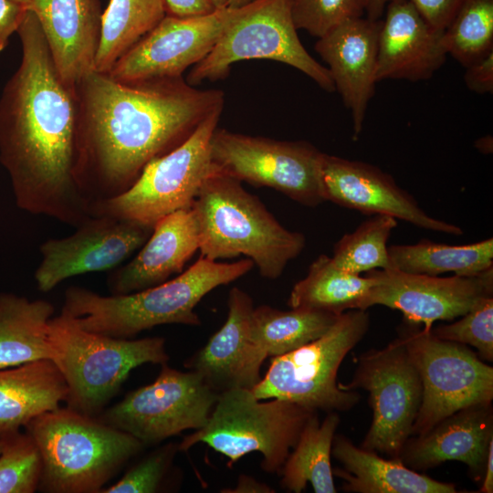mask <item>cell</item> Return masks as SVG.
I'll return each mask as SVG.
<instances>
[{"label": "cell", "mask_w": 493, "mask_h": 493, "mask_svg": "<svg viewBox=\"0 0 493 493\" xmlns=\"http://www.w3.org/2000/svg\"><path fill=\"white\" fill-rule=\"evenodd\" d=\"M16 32L22 59L0 100V163L20 209L78 227L93 216L77 179L78 95L31 9Z\"/></svg>", "instance_id": "cell-1"}, {"label": "cell", "mask_w": 493, "mask_h": 493, "mask_svg": "<svg viewBox=\"0 0 493 493\" xmlns=\"http://www.w3.org/2000/svg\"><path fill=\"white\" fill-rule=\"evenodd\" d=\"M77 95V179L92 212L225 106L223 90L196 89L183 77L121 82L93 70Z\"/></svg>", "instance_id": "cell-2"}, {"label": "cell", "mask_w": 493, "mask_h": 493, "mask_svg": "<svg viewBox=\"0 0 493 493\" xmlns=\"http://www.w3.org/2000/svg\"><path fill=\"white\" fill-rule=\"evenodd\" d=\"M254 267L249 258L218 262L200 257L172 280L124 295L102 296L80 287L65 292L61 313L94 333L131 339L163 324H201L194 309L215 288L229 284Z\"/></svg>", "instance_id": "cell-3"}, {"label": "cell", "mask_w": 493, "mask_h": 493, "mask_svg": "<svg viewBox=\"0 0 493 493\" xmlns=\"http://www.w3.org/2000/svg\"><path fill=\"white\" fill-rule=\"evenodd\" d=\"M191 209L200 257L217 261L244 255L266 278H279L306 246L302 233L285 228L241 182L223 174L210 173Z\"/></svg>", "instance_id": "cell-4"}, {"label": "cell", "mask_w": 493, "mask_h": 493, "mask_svg": "<svg viewBox=\"0 0 493 493\" xmlns=\"http://www.w3.org/2000/svg\"><path fill=\"white\" fill-rule=\"evenodd\" d=\"M42 459L39 488L55 493L100 492L144 446L131 435L69 407L26 426Z\"/></svg>", "instance_id": "cell-5"}, {"label": "cell", "mask_w": 493, "mask_h": 493, "mask_svg": "<svg viewBox=\"0 0 493 493\" xmlns=\"http://www.w3.org/2000/svg\"><path fill=\"white\" fill-rule=\"evenodd\" d=\"M50 360L67 385L68 407L93 416L117 393L130 372L145 363H166L161 337L113 338L88 331L60 313L49 323Z\"/></svg>", "instance_id": "cell-6"}, {"label": "cell", "mask_w": 493, "mask_h": 493, "mask_svg": "<svg viewBox=\"0 0 493 493\" xmlns=\"http://www.w3.org/2000/svg\"><path fill=\"white\" fill-rule=\"evenodd\" d=\"M315 413L286 400L260 402L251 389H230L218 394L207 423L186 435L178 450L204 443L226 456L229 466L258 452L263 456L262 468L278 472Z\"/></svg>", "instance_id": "cell-7"}, {"label": "cell", "mask_w": 493, "mask_h": 493, "mask_svg": "<svg viewBox=\"0 0 493 493\" xmlns=\"http://www.w3.org/2000/svg\"><path fill=\"white\" fill-rule=\"evenodd\" d=\"M370 324L365 309L339 315L320 338L275 356L265 376L251 389L259 400L276 398L327 413L348 411L360 401L356 391L337 383L341 362L364 337Z\"/></svg>", "instance_id": "cell-8"}, {"label": "cell", "mask_w": 493, "mask_h": 493, "mask_svg": "<svg viewBox=\"0 0 493 493\" xmlns=\"http://www.w3.org/2000/svg\"><path fill=\"white\" fill-rule=\"evenodd\" d=\"M323 152L304 141H279L216 128L210 142L212 173L278 191L307 205L325 202Z\"/></svg>", "instance_id": "cell-9"}, {"label": "cell", "mask_w": 493, "mask_h": 493, "mask_svg": "<svg viewBox=\"0 0 493 493\" xmlns=\"http://www.w3.org/2000/svg\"><path fill=\"white\" fill-rule=\"evenodd\" d=\"M297 31L288 0H255L192 67L185 80L192 86L216 81L226 78L236 62L271 59L301 71L324 90L335 91L329 69L305 49Z\"/></svg>", "instance_id": "cell-10"}, {"label": "cell", "mask_w": 493, "mask_h": 493, "mask_svg": "<svg viewBox=\"0 0 493 493\" xmlns=\"http://www.w3.org/2000/svg\"><path fill=\"white\" fill-rule=\"evenodd\" d=\"M222 111L215 110L183 143L152 160L126 191L95 205L93 215H108L153 226L173 212L191 208L212 173L210 142Z\"/></svg>", "instance_id": "cell-11"}, {"label": "cell", "mask_w": 493, "mask_h": 493, "mask_svg": "<svg viewBox=\"0 0 493 493\" xmlns=\"http://www.w3.org/2000/svg\"><path fill=\"white\" fill-rule=\"evenodd\" d=\"M422 383V402L412 435H420L468 406L491 404L493 368L467 345L406 330L401 336Z\"/></svg>", "instance_id": "cell-12"}, {"label": "cell", "mask_w": 493, "mask_h": 493, "mask_svg": "<svg viewBox=\"0 0 493 493\" xmlns=\"http://www.w3.org/2000/svg\"><path fill=\"white\" fill-rule=\"evenodd\" d=\"M339 386L369 392L372 420L361 447L399 459L422 402L420 375L403 338L362 354L351 382Z\"/></svg>", "instance_id": "cell-13"}, {"label": "cell", "mask_w": 493, "mask_h": 493, "mask_svg": "<svg viewBox=\"0 0 493 493\" xmlns=\"http://www.w3.org/2000/svg\"><path fill=\"white\" fill-rule=\"evenodd\" d=\"M218 394L197 372L163 363L153 383L128 393L100 420L143 445L157 444L184 430L203 427Z\"/></svg>", "instance_id": "cell-14"}, {"label": "cell", "mask_w": 493, "mask_h": 493, "mask_svg": "<svg viewBox=\"0 0 493 493\" xmlns=\"http://www.w3.org/2000/svg\"><path fill=\"white\" fill-rule=\"evenodd\" d=\"M253 2L203 16L166 15L106 74L121 82L182 77L186 68L213 49L226 28L247 12Z\"/></svg>", "instance_id": "cell-15"}, {"label": "cell", "mask_w": 493, "mask_h": 493, "mask_svg": "<svg viewBox=\"0 0 493 493\" xmlns=\"http://www.w3.org/2000/svg\"><path fill=\"white\" fill-rule=\"evenodd\" d=\"M373 285L364 309L375 305L400 310L408 323L430 330L437 320H452L493 296V267L472 277H439L395 268L366 272Z\"/></svg>", "instance_id": "cell-16"}, {"label": "cell", "mask_w": 493, "mask_h": 493, "mask_svg": "<svg viewBox=\"0 0 493 493\" xmlns=\"http://www.w3.org/2000/svg\"><path fill=\"white\" fill-rule=\"evenodd\" d=\"M153 226L108 215L89 217L75 233L45 241L35 280L42 292L62 281L119 266L147 241Z\"/></svg>", "instance_id": "cell-17"}, {"label": "cell", "mask_w": 493, "mask_h": 493, "mask_svg": "<svg viewBox=\"0 0 493 493\" xmlns=\"http://www.w3.org/2000/svg\"><path fill=\"white\" fill-rule=\"evenodd\" d=\"M321 182L325 201L364 215H385L420 228L460 236L463 230L427 215L394 179L370 163L323 152Z\"/></svg>", "instance_id": "cell-18"}, {"label": "cell", "mask_w": 493, "mask_h": 493, "mask_svg": "<svg viewBox=\"0 0 493 493\" xmlns=\"http://www.w3.org/2000/svg\"><path fill=\"white\" fill-rule=\"evenodd\" d=\"M382 20H347L320 37L316 52L327 63L335 90L350 110L353 137L362 131L370 100L374 95L378 39Z\"/></svg>", "instance_id": "cell-19"}, {"label": "cell", "mask_w": 493, "mask_h": 493, "mask_svg": "<svg viewBox=\"0 0 493 493\" xmlns=\"http://www.w3.org/2000/svg\"><path fill=\"white\" fill-rule=\"evenodd\" d=\"M254 308L251 297L234 287L226 322L185 365L217 393L234 388L252 389L261 379L260 368L267 356L251 338Z\"/></svg>", "instance_id": "cell-20"}, {"label": "cell", "mask_w": 493, "mask_h": 493, "mask_svg": "<svg viewBox=\"0 0 493 493\" xmlns=\"http://www.w3.org/2000/svg\"><path fill=\"white\" fill-rule=\"evenodd\" d=\"M443 31L431 26L409 0L389 3L379 33L377 82L432 78L447 57Z\"/></svg>", "instance_id": "cell-21"}, {"label": "cell", "mask_w": 493, "mask_h": 493, "mask_svg": "<svg viewBox=\"0 0 493 493\" xmlns=\"http://www.w3.org/2000/svg\"><path fill=\"white\" fill-rule=\"evenodd\" d=\"M48 45L58 72L77 92L94 70L101 16L100 0H29Z\"/></svg>", "instance_id": "cell-22"}, {"label": "cell", "mask_w": 493, "mask_h": 493, "mask_svg": "<svg viewBox=\"0 0 493 493\" xmlns=\"http://www.w3.org/2000/svg\"><path fill=\"white\" fill-rule=\"evenodd\" d=\"M493 441L491 404L463 408L441 420L428 432L408 439L399 459L414 470H426L446 461L466 464L473 478L484 474Z\"/></svg>", "instance_id": "cell-23"}, {"label": "cell", "mask_w": 493, "mask_h": 493, "mask_svg": "<svg viewBox=\"0 0 493 493\" xmlns=\"http://www.w3.org/2000/svg\"><path fill=\"white\" fill-rule=\"evenodd\" d=\"M199 249L198 226L191 208L173 212L158 220L135 257L111 275L112 295L143 290L180 273Z\"/></svg>", "instance_id": "cell-24"}, {"label": "cell", "mask_w": 493, "mask_h": 493, "mask_svg": "<svg viewBox=\"0 0 493 493\" xmlns=\"http://www.w3.org/2000/svg\"><path fill=\"white\" fill-rule=\"evenodd\" d=\"M331 455L342 465L332 473L344 481L342 489L355 493H455L456 486L435 480L406 467L400 459H384L356 446L343 435L334 436Z\"/></svg>", "instance_id": "cell-25"}, {"label": "cell", "mask_w": 493, "mask_h": 493, "mask_svg": "<svg viewBox=\"0 0 493 493\" xmlns=\"http://www.w3.org/2000/svg\"><path fill=\"white\" fill-rule=\"evenodd\" d=\"M67 394L64 378L51 360L0 369V437L59 407Z\"/></svg>", "instance_id": "cell-26"}, {"label": "cell", "mask_w": 493, "mask_h": 493, "mask_svg": "<svg viewBox=\"0 0 493 493\" xmlns=\"http://www.w3.org/2000/svg\"><path fill=\"white\" fill-rule=\"evenodd\" d=\"M52 304L13 293H0V369L50 360Z\"/></svg>", "instance_id": "cell-27"}, {"label": "cell", "mask_w": 493, "mask_h": 493, "mask_svg": "<svg viewBox=\"0 0 493 493\" xmlns=\"http://www.w3.org/2000/svg\"><path fill=\"white\" fill-rule=\"evenodd\" d=\"M373 285L366 274H355L339 267L331 257L320 255L304 278L291 289L288 305L340 315L351 309H365L364 303ZM366 310V309H365Z\"/></svg>", "instance_id": "cell-28"}, {"label": "cell", "mask_w": 493, "mask_h": 493, "mask_svg": "<svg viewBox=\"0 0 493 493\" xmlns=\"http://www.w3.org/2000/svg\"><path fill=\"white\" fill-rule=\"evenodd\" d=\"M339 423L336 412L328 413L321 423L317 413L309 417L281 468L283 488L299 493L309 483L316 493L336 492L330 455Z\"/></svg>", "instance_id": "cell-29"}, {"label": "cell", "mask_w": 493, "mask_h": 493, "mask_svg": "<svg viewBox=\"0 0 493 493\" xmlns=\"http://www.w3.org/2000/svg\"><path fill=\"white\" fill-rule=\"evenodd\" d=\"M388 253L393 268L407 273L472 277L493 267L492 237L467 245L423 238L415 244L389 246Z\"/></svg>", "instance_id": "cell-30"}, {"label": "cell", "mask_w": 493, "mask_h": 493, "mask_svg": "<svg viewBox=\"0 0 493 493\" xmlns=\"http://www.w3.org/2000/svg\"><path fill=\"white\" fill-rule=\"evenodd\" d=\"M338 317L305 308L279 310L261 305L254 308L252 313L251 338L267 357L279 356L320 338Z\"/></svg>", "instance_id": "cell-31"}, {"label": "cell", "mask_w": 493, "mask_h": 493, "mask_svg": "<svg viewBox=\"0 0 493 493\" xmlns=\"http://www.w3.org/2000/svg\"><path fill=\"white\" fill-rule=\"evenodd\" d=\"M166 15L163 0H110L101 16L94 70L109 73Z\"/></svg>", "instance_id": "cell-32"}, {"label": "cell", "mask_w": 493, "mask_h": 493, "mask_svg": "<svg viewBox=\"0 0 493 493\" xmlns=\"http://www.w3.org/2000/svg\"><path fill=\"white\" fill-rule=\"evenodd\" d=\"M442 42L446 54L465 68L493 52V0H464Z\"/></svg>", "instance_id": "cell-33"}, {"label": "cell", "mask_w": 493, "mask_h": 493, "mask_svg": "<svg viewBox=\"0 0 493 493\" xmlns=\"http://www.w3.org/2000/svg\"><path fill=\"white\" fill-rule=\"evenodd\" d=\"M396 226L397 219L393 216L373 215L335 244L332 260L341 269L355 274L393 268L387 242Z\"/></svg>", "instance_id": "cell-34"}, {"label": "cell", "mask_w": 493, "mask_h": 493, "mask_svg": "<svg viewBox=\"0 0 493 493\" xmlns=\"http://www.w3.org/2000/svg\"><path fill=\"white\" fill-rule=\"evenodd\" d=\"M42 459L29 434L5 437L0 453V493H33L39 488Z\"/></svg>", "instance_id": "cell-35"}, {"label": "cell", "mask_w": 493, "mask_h": 493, "mask_svg": "<svg viewBox=\"0 0 493 493\" xmlns=\"http://www.w3.org/2000/svg\"><path fill=\"white\" fill-rule=\"evenodd\" d=\"M296 28L318 38L341 23L363 16L366 0H288Z\"/></svg>", "instance_id": "cell-36"}, {"label": "cell", "mask_w": 493, "mask_h": 493, "mask_svg": "<svg viewBox=\"0 0 493 493\" xmlns=\"http://www.w3.org/2000/svg\"><path fill=\"white\" fill-rule=\"evenodd\" d=\"M431 333L442 340L476 348L478 355L493 361V296L481 299L460 320L431 329Z\"/></svg>", "instance_id": "cell-37"}, {"label": "cell", "mask_w": 493, "mask_h": 493, "mask_svg": "<svg viewBox=\"0 0 493 493\" xmlns=\"http://www.w3.org/2000/svg\"><path fill=\"white\" fill-rule=\"evenodd\" d=\"M178 446L168 445L150 454L131 468L117 483L101 493H153L168 469Z\"/></svg>", "instance_id": "cell-38"}, {"label": "cell", "mask_w": 493, "mask_h": 493, "mask_svg": "<svg viewBox=\"0 0 493 493\" xmlns=\"http://www.w3.org/2000/svg\"><path fill=\"white\" fill-rule=\"evenodd\" d=\"M433 27L444 30L464 0H409Z\"/></svg>", "instance_id": "cell-39"}, {"label": "cell", "mask_w": 493, "mask_h": 493, "mask_svg": "<svg viewBox=\"0 0 493 493\" xmlns=\"http://www.w3.org/2000/svg\"><path fill=\"white\" fill-rule=\"evenodd\" d=\"M464 81L467 89L477 94L493 92V52L466 67Z\"/></svg>", "instance_id": "cell-40"}, {"label": "cell", "mask_w": 493, "mask_h": 493, "mask_svg": "<svg viewBox=\"0 0 493 493\" xmlns=\"http://www.w3.org/2000/svg\"><path fill=\"white\" fill-rule=\"evenodd\" d=\"M28 6L16 0H0V52L21 25Z\"/></svg>", "instance_id": "cell-41"}, {"label": "cell", "mask_w": 493, "mask_h": 493, "mask_svg": "<svg viewBox=\"0 0 493 493\" xmlns=\"http://www.w3.org/2000/svg\"><path fill=\"white\" fill-rule=\"evenodd\" d=\"M166 14L178 17L203 16L215 9L209 0H163Z\"/></svg>", "instance_id": "cell-42"}, {"label": "cell", "mask_w": 493, "mask_h": 493, "mask_svg": "<svg viewBox=\"0 0 493 493\" xmlns=\"http://www.w3.org/2000/svg\"><path fill=\"white\" fill-rule=\"evenodd\" d=\"M224 492L231 493H251V492H274L270 487L267 485L258 482L251 477L241 475L238 477L237 485L235 488L231 490H226Z\"/></svg>", "instance_id": "cell-43"}, {"label": "cell", "mask_w": 493, "mask_h": 493, "mask_svg": "<svg viewBox=\"0 0 493 493\" xmlns=\"http://www.w3.org/2000/svg\"><path fill=\"white\" fill-rule=\"evenodd\" d=\"M479 492H493V441L489 445L487 461L485 465L483 483Z\"/></svg>", "instance_id": "cell-44"}, {"label": "cell", "mask_w": 493, "mask_h": 493, "mask_svg": "<svg viewBox=\"0 0 493 493\" xmlns=\"http://www.w3.org/2000/svg\"><path fill=\"white\" fill-rule=\"evenodd\" d=\"M393 1L400 0H366V17L371 20H379L382 17L386 5Z\"/></svg>", "instance_id": "cell-45"}, {"label": "cell", "mask_w": 493, "mask_h": 493, "mask_svg": "<svg viewBox=\"0 0 493 493\" xmlns=\"http://www.w3.org/2000/svg\"><path fill=\"white\" fill-rule=\"evenodd\" d=\"M475 147L482 153L489 154L493 151V139L491 135H487L475 142Z\"/></svg>", "instance_id": "cell-46"}, {"label": "cell", "mask_w": 493, "mask_h": 493, "mask_svg": "<svg viewBox=\"0 0 493 493\" xmlns=\"http://www.w3.org/2000/svg\"><path fill=\"white\" fill-rule=\"evenodd\" d=\"M255 0H229L227 7H241Z\"/></svg>", "instance_id": "cell-47"}, {"label": "cell", "mask_w": 493, "mask_h": 493, "mask_svg": "<svg viewBox=\"0 0 493 493\" xmlns=\"http://www.w3.org/2000/svg\"><path fill=\"white\" fill-rule=\"evenodd\" d=\"M209 2L217 10L227 7L229 0H209Z\"/></svg>", "instance_id": "cell-48"}, {"label": "cell", "mask_w": 493, "mask_h": 493, "mask_svg": "<svg viewBox=\"0 0 493 493\" xmlns=\"http://www.w3.org/2000/svg\"><path fill=\"white\" fill-rule=\"evenodd\" d=\"M5 437H0V453H1V451L3 449V446H4Z\"/></svg>", "instance_id": "cell-49"}, {"label": "cell", "mask_w": 493, "mask_h": 493, "mask_svg": "<svg viewBox=\"0 0 493 493\" xmlns=\"http://www.w3.org/2000/svg\"><path fill=\"white\" fill-rule=\"evenodd\" d=\"M16 1H19V2H21V3H24V4H26L27 6H28V5H29V0H16Z\"/></svg>", "instance_id": "cell-50"}]
</instances>
